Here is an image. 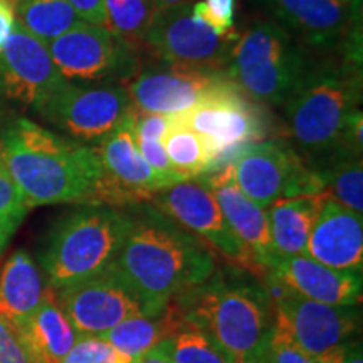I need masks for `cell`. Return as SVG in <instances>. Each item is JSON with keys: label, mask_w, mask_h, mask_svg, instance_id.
<instances>
[{"label": "cell", "mask_w": 363, "mask_h": 363, "mask_svg": "<svg viewBox=\"0 0 363 363\" xmlns=\"http://www.w3.org/2000/svg\"><path fill=\"white\" fill-rule=\"evenodd\" d=\"M0 160L29 208L59 203L108 206V182L96 148L22 115L0 126Z\"/></svg>", "instance_id": "6da1fadb"}, {"label": "cell", "mask_w": 363, "mask_h": 363, "mask_svg": "<svg viewBox=\"0 0 363 363\" xmlns=\"http://www.w3.org/2000/svg\"><path fill=\"white\" fill-rule=\"evenodd\" d=\"M111 267L145 299L165 308L212 278L216 257L208 244L152 206H142Z\"/></svg>", "instance_id": "7a4b0ae2"}, {"label": "cell", "mask_w": 363, "mask_h": 363, "mask_svg": "<svg viewBox=\"0 0 363 363\" xmlns=\"http://www.w3.org/2000/svg\"><path fill=\"white\" fill-rule=\"evenodd\" d=\"M362 62L335 52L321 56L281 110L289 138L313 172L355 155L345 143L348 113L362 103Z\"/></svg>", "instance_id": "3957f363"}, {"label": "cell", "mask_w": 363, "mask_h": 363, "mask_svg": "<svg viewBox=\"0 0 363 363\" xmlns=\"http://www.w3.org/2000/svg\"><path fill=\"white\" fill-rule=\"evenodd\" d=\"M177 298L187 326L211 333L239 363L261 362L274 326V308L264 288L216 279Z\"/></svg>", "instance_id": "277c9868"}, {"label": "cell", "mask_w": 363, "mask_h": 363, "mask_svg": "<svg viewBox=\"0 0 363 363\" xmlns=\"http://www.w3.org/2000/svg\"><path fill=\"white\" fill-rule=\"evenodd\" d=\"M133 217L103 203H86L52 225L40 256L52 289L79 283L108 269L128 238Z\"/></svg>", "instance_id": "5b68a950"}, {"label": "cell", "mask_w": 363, "mask_h": 363, "mask_svg": "<svg viewBox=\"0 0 363 363\" xmlns=\"http://www.w3.org/2000/svg\"><path fill=\"white\" fill-rule=\"evenodd\" d=\"M320 57L281 26L259 19L238 34L225 74L254 101L281 108Z\"/></svg>", "instance_id": "8992f818"}, {"label": "cell", "mask_w": 363, "mask_h": 363, "mask_svg": "<svg viewBox=\"0 0 363 363\" xmlns=\"http://www.w3.org/2000/svg\"><path fill=\"white\" fill-rule=\"evenodd\" d=\"M135 111L126 84L65 81L33 113L67 138L96 145Z\"/></svg>", "instance_id": "52a82bcc"}, {"label": "cell", "mask_w": 363, "mask_h": 363, "mask_svg": "<svg viewBox=\"0 0 363 363\" xmlns=\"http://www.w3.org/2000/svg\"><path fill=\"white\" fill-rule=\"evenodd\" d=\"M230 165L238 187L262 208L283 199L325 192L320 177L284 140L249 143Z\"/></svg>", "instance_id": "ba28073f"}, {"label": "cell", "mask_w": 363, "mask_h": 363, "mask_svg": "<svg viewBox=\"0 0 363 363\" xmlns=\"http://www.w3.org/2000/svg\"><path fill=\"white\" fill-rule=\"evenodd\" d=\"M45 45L59 74L72 83L126 84L142 67L138 49L104 26L83 22Z\"/></svg>", "instance_id": "9c48e42d"}, {"label": "cell", "mask_w": 363, "mask_h": 363, "mask_svg": "<svg viewBox=\"0 0 363 363\" xmlns=\"http://www.w3.org/2000/svg\"><path fill=\"white\" fill-rule=\"evenodd\" d=\"M177 116L208 143L214 155V170L222 169V160H234L246 145L267 136L262 104L249 98L230 79L192 110Z\"/></svg>", "instance_id": "30bf717a"}, {"label": "cell", "mask_w": 363, "mask_h": 363, "mask_svg": "<svg viewBox=\"0 0 363 363\" xmlns=\"http://www.w3.org/2000/svg\"><path fill=\"white\" fill-rule=\"evenodd\" d=\"M266 293L274 308L276 323L311 357L352 342L360 330L358 306H335L313 301L293 291L272 274H269Z\"/></svg>", "instance_id": "8fae6325"}, {"label": "cell", "mask_w": 363, "mask_h": 363, "mask_svg": "<svg viewBox=\"0 0 363 363\" xmlns=\"http://www.w3.org/2000/svg\"><path fill=\"white\" fill-rule=\"evenodd\" d=\"M56 299L79 335H101L133 316H155L160 308L145 299L110 266L79 283L54 289Z\"/></svg>", "instance_id": "7c38bea8"}, {"label": "cell", "mask_w": 363, "mask_h": 363, "mask_svg": "<svg viewBox=\"0 0 363 363\" xmlns=\"http://www.w3.org/2000/svg\"><path fill=\"white\" fill-rule=\"evenodd\" d=\"M235 39L238 33L216 34L194 16L192 4H182L157 12L143 48L170 65L225 71Z\"/></svg>", "instance_id": "4fadbf2b"}, {"label": "cell", "mask_w": 363, "mask_h": 363, "mask_svg": "<svg viewBox=\"0 0 363 363\" xmlns=\"http://www.w3.org/2000/svg\"><path fill=\"white\" fill-rule=\"evenodd\" d=\"M264 19L288 30L320 56L340 52L357 27L362 26V0H251Z\"/></svg>", "instance_id": "5bb4252c"}, {"label": "cell", "mask_w": 363, "mask_h": 363, "mask_svg": "<svg viewBox=\"0 0 363 363\" xmlns=\"http://www.w3.org/2000/svg\"><path fill=\"white\" fill-rule=\"evenodd\" d=\"M65 81L48 45L16 22L0 45V108L33 113Z\"/></svg>", "instance_id": "9a60e30c"}, {"label": "cell", "mask_w": 363, "mask_h": 363, "mask_svg": "<svg viewBox=\"0 0 363 363\" xmlns=\"http://www.w3.org/2000/svg\"><path fill=\"white\" fill-rule=\"evenodd\" d=\"M229 79L224 69L189 67L170 62L142 66L130 83V98L138 113L182 115L211 96Z\"/></svg>", "instance_id": "2e32d148"}, {"label": "cell", "mask_w": 363, "mask_h": 363, "mask_svg": "<svg viewBox=\"0 0 363 363\" xmlns=\"http://www.w3.org/2000/svg\"><path fill=\"white\" fill-rule=\"evenodd\" d=\"M152 202L158 211L224 254L230 262L249 271L261 269L251 251L227 224L214 195L202 182H180L153 195Z\"/></svg>", "instance_id": "e0dca14e"}, {"label": "cell", "mask_w": 363, "mask_h": 363, "mask_svg": "<svg viewBox=\"0 0 363 363\" xmlns=\"http://www.w3.org/2000/svg\"><path fill=\"white\" fill-rule=\"evenodd\" d=\"M133 118L135 115L94 147L106 174L108 206L113 207L138 206L169 189L140 153Z\"/></svg>", "instance_id": "ac0fdd59"}, {"label": "cell", "mask_w": 363, "mask_h": 363, "mask_svg": "<svg viewBox=\"0 0 363 363\" xmlns=\"http://www.w3.org/2000/svg\"><path fill=\"white\" fill-rule=\"evenodd\" d=\"M214 195L222 216L234 234L240 239L256 259L262 271H271L279 254L272 246L266 208L252 202L235 184L233 165L227 163L224 169L216 170L214 175L202 182Z\"/></svg>", "instance_id": "d6986e66"}, {"label": "cell", "mask_w": 363, "mask_h": 363, "mask_svg": "<svg viewBox=\"0 0 363 363\" xmlns=\"http://www.w3.org/2000/svg\"><path fill=\"white\" fill-rule=\"evenodd\" d=\"M306 256L342 271L362 272L363 219L362 214L325 195L320 214L308 239Z\"/></svg>", "instance_id": "ffe728a7"}, {"label": "cell", "mask_w": 363, "mask_h": 363, "mask_svg": "<svg viewBox=\"0 0 363 363\" xmlns=\"http://www.w3.org/2000/svg\"><path fill=\"white\" fill-rule=\"evenodd\" d=\"M269 274L313 301L335 306H360L362 303V272L335 269L306 254L279 256Z\"/></svg>", "instance_id": "44dd1931"}, {"label": "cell", "mask_w": 363, "mask_h": 363, "mask_svg": "<svg viewBox=\"0 0 363 363\" xmlns=\"http://www.w3.org/2000/svg\"><path fill=\"white\" fill-rule=\"evenodd\" d=\"M48 288L43 269L26 249H17L0 262V315L19 335L39 308Z\"/></svg>", "instance_id": "7402d4cb"}, {"label": "cell", "mask_w": 363, "mask_h": 363, "mask_svg": "<svg viewBox=\"0 0 363 363\" xmlns=\"http://www.w3.org/2000/svg\"><path fill=\"white\" fill-rule=\"evenodd\" d=\"M325 195L326 192L283 199L266 207L272 246L279 256H298L306 252L308 239L320 214Z\"/></svg>", "instance_id": "603a6c76"}, {"label": "cell", "mask_w": 363, "mask_h": 363, "mask_svg": "<svg viewBox=\"0 0 363 363\" xmlns=\"http://www.w3.org/2000/svg\"><path fill=\"white\" fill-rule=\"evenodd\" d=\"M21 338L44 363H59L79 338L49 286L44 299L21 331Z\"/></svg>", "instance_id": "cb8c5ba5"}, {"label": "cell", "mask_w": 363, "mask_h": 363, "mask_svg": "<svg viewBox=\"0 0 363 363\" xmlns=\"http://www.w3.org/2000/svg\"><path fill=\"white\" fill-rule=\"evenodd\" d=\"M184 328H187V323L182 318L179 306L174 301H169L165 310L158 315L128 318L98 337L136 360Z\"/></svg>", "instance_id": "d4e9b609"}, {"label": "cell", "mask_w": 363, "mask_h": 363, "mask_svg": "<svg viewBox=\"0 0 363 363\" xmlns=\"http://www.w3.org/2000/svg\"><path fill=\"white\" fill-rule=\"evenodd\" d=\"M13 12L17 24L44 44L84 22L67 0H16Z\"/></svg>", "instance_id": "484cf974"}, {"label": "cell", "mask_w": 363, "mask_h": 363, "mask_svg": "<svg viewBox=\"0 0 363 363\" xmlns=\"http://www.w3.org/2000/svg\"><path fill=\"white\" fill-rule=\"evenodd\" d=\"M172 167L185 180H194L207 172H214V155L208 143L197 131L175 115V123L162 140Z\"/></svg>", "instance_id": "4316f807"}, {"label": "cell", "mask_w": 363, "mask_h": 363, "mask_svg": "<svg viewBox=\"0 0 363 363\" xmlns=\"http://www.w3.org/2000/svg\"><path fill=\"white\" fill-rule=\"evenodd\" d=\"M157 347L174 363H239L211 333L192 326L177 331Z\"/></svg>", "instance_id": "83f0119b"}, {"label": "cell", "mask_w": 363, "mask_h": 363, "mask_svg": "<svg viewBox=\"0 0 363 363\" xmlns=\"http://www.w3.org/2000/svg\"><path fill=\"white\" fill-rule=\"evenodd\" d=\"M104 27L142 51L150 26L158 9L153 0H104Z\"/></svg>", "instance_id": "f1b7e54d"}, {"label": "cell", "mask_w": 363, "mask_h": 363, "mask_svg": "<svg viewBox=\"0 0 363 363\" xmlns=\"http://www.w3.org/2000/svg\"><path fill=\"white\" fill-rule=\"evenodd\" d=\"M315 174L323 182L325 192L333 201L363 212V162L362 157H343L328 163Z\"/></svg>", "instance_id": "f546056e"}, {"label": "cell", "mask_w": 363, "mask_h": 363, "mask_svg": "<svg viewBox=\"0 0 363 363\" xmlns=\"http://www.w3.org/2000/svg\"><path fill=\"white\" fill-rule=\"evenodd\" d=\"M27 212L29 206L0 160V256L6 252L9 242L19 230Z\"/></svg>", "instance_id": "4dcf8cb0"}, {"label": "cell", "mask_w": 363, "mask_h": 363, "mask_svg": "<svg viewBox=\"0 0 363 363\" xmlns=\"http://www.w3.org/2000/svg\"><path fill=\"white\" fill-rule=\"evenodd\" d=\"M59 363H135V360L98 335H79Z\"/></svg>", "instance_id": "1f68e13d"}, {"label": "cell", "mask_w": 363, "mask_h": 363, "mask_svg": "<svg viewBox=\"0 0 363 363\" xmlns=\"http://www.w3.org/2000/svg\"><path fill=\"white\" fill-rule=\"evenodd\" d=\"M192 12L216 34L229 35L234 33L235 0H201L192 4Z\"/></svg>", "instance_id": "d6a6232c"}, {"label": "cell", "mask_w": 363, "mask_h": 363, "mask_svg": "<svg viewBox=\"0 0 363 363\" xmlns=\"http://www.w3.org/2000/svg\"><path fill=\"white\" fill-rule=\"evenodd\" d=\"M259 363H316V360L315 357L301 350L274 320L269 342Z\"/></svg>", "instance_id": "836d02e7"}, {"label": "cell", "mask_w": 363, "mask_h": 363, "mask_svg": "<svg viewBox=\"0 0 363 363\" xmlns=\"http://www.w3.org/2000/svg\"><path fill=\"white\" fill-rule=\"evenodd\" d=\"M0 363H44L0 315Z\"/></svg>", "instance_id": "e575fe53"}, {"label": "cell", "mask_w": 363, "mask_h": 363, "mask_svg": "<svg viewBox=\"0 0 363 363\" xmlns=\"http://www.w3.org/2000/svg\"><path fill=\"white\" fill-rule=\"evenodd\" d=\"M136 145H138V150L140 153H142V157L147 160L148 165L157 172V175L165 182L167 187L180 184V182H187L179 174V172L174 169V167H172L162 142H157V140L136 138Z\"/></svg>", "instance_id": "d590c367"}, {"label": "cell", "mask_w": 363, "mask_h": 363, "mask_svg": "<svg viewBox=\"0 0 363 363\" xmlns=\"http://www.w3.org/2000/svg\"><path fill=\"white\" fill-rule=\"evenodd\" d=\"M175 123V115H157V113H135L133 131L135 138L157 140L162 142L163 136Z\"/></svg>", "instance_id": "8d00e7d4"}, {"label": "cell", "mask_w": 363, "mask_h": 363, "mask_svg": "<svg viewBox=\"0 0 363 363\" xmlns=\"http://www.w3.org/2000/svg\"><path fill=\"white\" fill-rule=\"evenodd\" d=\"M316 363H363V352L360 340L340 345L331 350L315 357Z\"/></svg>", "instance_id": "74e56055"}, {"label": "cell", "mask_w": 363, "mask_h": 363, "mask_svg": "<svg viewBox=\"0 0 363 363\" xmlns=\"http://www.w3.org/2000/svg\"><path fill=\"white\" fill-rule=\"evenodd\" d=\"M345 143L355 155L362 157L363 152V113L360 108H355L348 113L345 121Z\"/></svg>", "instance_id": "f35d334b"}, {"label": "cell", "mask_w": 363, "mask_h": 363, "mask_svg": "<svg viewBox=\"0 0 363 363\" xmlns=\"http://www.w3.org/2000/svg\"><path fill=\"white\" fill-rule=\"evenodd\" d=\"M71 7L84 22L93 26H104L106 12H104V0H67Z\"/></svg>", "instance_id": "ab89813d"}, {"label": "cell", "mask_w": 363, "mask_h": 363, "mask_svg": "<svg viewBox=\"0 0 363 363\" xmlns=\"http://www.w3.org/2000/svg\"><path fill=\"white\" fill-rule=\"evenodd\" d=\"M16 24V12L13 2L11 0H0V45L6 43Z\"/></svg>", "instance_id": "60d3db41"}, {"label": "cell", "mask_w": 363, "mask_h": 363, "mask_svg": "<svg viewBox=\"0 0 363 363\" xmlns=\"http://www.w3.org/2000/svg\"><path fill=\"white\" fill-rule=\"evenodd\" d=\"M135 363H174V362H172L170 358L160 350V348L155 347L150 352L145 353V355L136 358Z\"/></svg>", "instance_id": "b9f144b4"}, {"label": "cell", "mask_w": 363, "mask_h": 363, "mask_svg": "<svg viewBox=\"0 0 363 363\" xmlns=\"http://www.w3.org/2000/svg\"><path fill=\"white\" fill-rule=\"evenodd\" d=\"M158 11L160 9H167V7H175V6H182V4H190V0H153Z\"/></svg>", "instance_id": "7bdbcfd3"}, {"label": "cell", "mask_w": 363, "mask_h": 363, "mask_svg": "<svg viewBox=\"0 0 363 363\" xmlns=\"http://www.w3.org/2000/svg\"><path fill=\"white\" fill-rule=\"evenodd\" d=\"M338 2H342V4H352V2H355V0H338Z\"/></svg>", "instance_id": "ee69618b"}, {"label": "cell", "mask_w": 363, "mask_h": 363, "mask_svg": "<svg viewBox=\"0 0 363 363\" xmlns=\"http://www.w3.org/2000/svg\"><path fill=\"white\" fill-rule=\"evenodd\" d=\"M11 2H16V0H11Z\"/></svg>", "instance_id": "f6af8a7d"}]
</instances>
